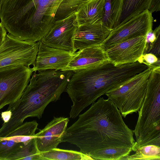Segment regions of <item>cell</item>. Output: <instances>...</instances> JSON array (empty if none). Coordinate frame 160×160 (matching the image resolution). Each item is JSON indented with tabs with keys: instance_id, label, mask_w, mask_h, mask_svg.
<instances>
[{
	"instance_id": "1",
	"label": "cell",
	"mask_w": 160,
	"mask_h": 160,
	"mask_svg": "<svg viewBox=\"0 0 160 160\" xmlns=\"http://www.w3.org/2000/svg\"><path fill=\"white\" fill-rule=\"evenodd\" d=\"M62 142L75 145L89 156L109 148L132 149L135 141L132 130L125 124L116 105L109 98L100 97L67 128Z\"/></svg>"
},
{
	"instance_id": "2",
	"label": "cell",
	"mask_w": 160,
	"mask_h": 160,
	"mask_svg": "<svg viewBox=\"0 0 160 160\" xmlns=\"http://www.w3.org/2000/svg\"><path fill=\"white\" fill-rule=\"evenodd\" d=\"M148 68L138 61L115 66L108 61L73 71L65 90L72 103L69 118H75L108 91Z\"/></svg>"
},
{
	"instance_id": "3",
	"label": "cell",
	"mask_w": 160,
	"mask_h": 160,
	"mask_svg": "<svg viewBox=\"0 0 160 160\" xmlns=\"http://www.w3.org/2000/svg\"><path fill=\"white\" fill-rule=\"evenodd\" d=\"M73 73L71 70L34 71L21 98L9 105L7 110L12 112V116L8 122L2 124V131L8 135L22 124L26 118H41L47 106L59 100L65 92Z\"/></svg>"
},
{
	"instance_id": "4",
	"label": "cell",
	"mask_w": 160,
	"mask_h": 160,
	"mask_svg": "<svg viewBox=\"0 0 160 160\" xmlns=\"http://www.w3.org/2000/svg\"><path fill=\"white\" fill-rule=\"evenodd\" d=\"M62 0H4L1 23L13 36L38 42L49 32L56 21Z\"/></svg>"
},
{
	"instance_id": "5",
	"label": "cell",
	"mask_w": 160,
	"mask_h": 160,
	"mask_svg": "<svg viewBox=\"0 0 160 160\" xmlns=\"http://www.w3.org/2000/svg\"><path fill=\"white\" fill-rule=\"evenodd\" d=\"M138 112L132 130L136 141L132 151L147 145L160 147V68L151 70L145 99Z\"/></svg>"
},
{
	"instance_id": "6",
	"label": "cell",
	"mask_w": 160,
	"mask_h": 160,
	"mask_svg": "<svg viewBox=\"0 0 160 160\" xmlns=\"http://www.w3.org/2000/svg\"><path fill=\"white\" fill-rule=\"evenodd\" d=\"M151 70L148 68L105 94L116 105L124 118L137 112L140 109L145 97Z\"/></svg>"
},
{
	"instance_id": "7",
	"label": "cell",
	"mask_w": 160,
	"mask_h": 160,
	"mask_svg": "<svg viewBox=\"0 0 160 160\" xmlns=\"http://www.w3.org/2000/svg\"><path fill=\"white\" fill-rule=\"evenodd\" d=\"M34 71L24 65L0 68V110L21 98Z\"/></svg>"
},
{
	"instance_id": "8",
	"label": "cell",
	"mask_w": 160,
	"mask_h": 160,
	"mask_svg": "<svg viewBox=\"0 0 160 160\" xmlns=\"http://www.w3.org/2000/svg\"><path fill=\"white\" fill-rule=\"evenodd\" d=\"M38 46V42L22 40L8 33L0 46V68L19 65L33 67Z\"/></svg>"
},
{
	"instance_id": "9",
	"label": "cell",
	"mask_w": 160,
	"mask_h": 160,
	"mask_svg": "<svg viewBox=\"0 0 160 160\" xmlns=\"http://www.w3.org/2000/svg\"><path fill=\"white\" fill-rule=\"evenodd\" d=\"M152 14L146 10L119 25L111 31L102 46L106 50L128 40L145 36L152 29L153 19Z\"/></svg>"
},
{
	"instance_id": "10",
	"label": "cell",
	"mask_w": 160,
	"mask_h": 160,
	"mask_svg": "<svg viewBox=\"0 0 160 160\" xmlns=\"http://www.w3.org/2000/svg\"><path fill=\"white\" fill-rule=\"evenodd\" d=\"M75 13L63 19L56 20L41 42L50 47L77 52L74 39L78 25Z\"/></svg>"
},
{
	"instance_id": "11",
	"label": "cell",
	"mask_w": 160,
	"mask_h": 160,
	"mask_svg": "<svg viewBox=\"0 0 160 160\" xmlns=\"http://www.w3.org/2000/svg\"><path fill=\"white\" fill-rule=\"evenodd\" d=\"M39 46L34 66V72L48 70L62 71L77 54L63 49L51 47L38 41Z\"/></svg>"
},
{
	"instance_id": "12",
	"label": "cell",
	"mask_w": 160,
	"mask_h": 160,
	"mask_svg": "<svg viewBox=\"0 0 160 160\" xmlns=\"http://www.w3.org/2000/svg\"><path fill=\"white\" fill-rule=\"evenodd\" d=\"M145 36L137 37L117 44L106 50L109 61L115 66L138 61L144 53Z\"/></svg>"
},
{
	"instance_id": "13",
	"label": "cell",
	"mask_w": 160,
	"mask_h": 160,
	"mask_svg": "<svg viewBox=\"0 0 160 160\" xmlns=\"http://www.w3.org/2000/svg\"><path fill=\"white\" fill-rule=\"evenodd\" d=\"M69 121L68 118L54 117L43 129L35 134L37 145L40 152L57 148L62 142V137Z\"/></svg>"
},
{
	"instance_id": "14",
	"label": "cell",
	"mask_w": 160,
	"mask_h": 160,
	"mask_svg": "<svg viewBox=\"0 0 160 160\" xmlns=\"http://www.w3.org/2000/svg\"><path fill=\"white\" fill-rule=\"evenodd\" d=\"M111 31L103 25L102 21L78 26L74 39L76 51L102 45Z\"/></svg>"
},
{
	"instance_id": "15",
	"label": "cell",
	"mask_w": 160,
	"mask_h": 160,
	"mask_svg": "<svg viewBox=\"0 0 160 160\" xmlns=\"http://www.w3.org/2000/svg\"><path fill=\"white\" fill-rule=\"evenodd\" d=\"M108 61L106 51L102 45L87 48L77 51V54L62 71H74Z\"/></svg>"
},
{
	"instance_id": "16",
	"label": "cell",
	"mask_w": 160,
	"mask_h": 160,
	"mask_svg": "<svg viewBox=\"0 0 160 160\" xmlns=\"http://www.w3.org/2000/svg\"><path fill=\"white\" fill-rule=\"evenodd\" d=\"M105 0H92L83 4L75 12L78 26L102 21Z\"/></svg>"
},
{
	"instance_id": "17",
	"label": "cell",
	"mask_w": 160,
	"mask_h": 160,
	"mask_svg": "<svg viewBox=\"0 0 160 160\" xmlns=\"http://www.w3.org/2000/svg\"><path fill=\"white\" fill-rule=\"evenodd\" d=\"M123 0H105L103 25L111 30L119 25Z\"/></svg>"
},
{
	"instance_id": "18",
	"label": "cell",
	"mask_w": 160,
	"mask_h": 160,
	"mask_svg": "<svg viewBox=\"0 0 160 160\" xmlns=\"http://www.w3.org/2000/svg\"><path fill=\"white\" fill-rule=\"evenodd\" d=\"M152 0H123L119 25L148 10Z\"/></svg>"
},
{
	"instance_id": "19",
	"label": "cell",
	"mask_w": 160,
	"mask_h": 160,
	"mask_svg": "<svg viewBox=\"0 0 160 160\" xmlns=\"http://www.w3.org/2000/svg\"><path fill=\"white\" fill-rule=\"evenodd\" d=\"M43 160H92L88 154L81 151L61 149L57 148L46 152H40Z\"/></svg>"
},
{
	"instance_id": "20",
	"label": "cell",
	"mask_w": 160,
	"mask_h": 160,
	"mask_svg": "<svg viewBox=\"0 0 160 160\" xmlns=\"http://www.w3.org/2000/svg\"><path fill=\"white\" fill-rule=\"evenodd\" d=\"M43 160L37 145L35 137L10 155L7 160Z\"/></svg>"
},
{
	"instance_id": "21",
	"label": "cell",
	"mask_w": 160,
	"mask_h": 160,
	"mask_svg": "<svg viewBox=\"0 0 160 160\" xmlns=\"http://www.w3.org/2000/svg\"><path fill=\"white\" fill-rule=\"evenodd\" d=\"M132 151V148H109L94 152L89 156L94 160H120L129 155Z\"/></svg>"
},
{
	"instance_id": "22",
	"label": "cell",
	"mask_w": 160,
	"mask_h": 160,
	"mask_svg": "<svg viewBox=\"0 0 160 160\" xmlns=\"http://www.w3.org/2000/svg\"><path fill=\"white\" fill-rule=\"evenodd\" d=\"M135 153L129 155L122 160H160V147L149 145L141 147L137 149Z\"/></svg>"
},
{
	"instance_id": "23",
	"label": "cell",
	"mask_w": 160,
	"mask_h": 160,
	"mask_svg": "<svg viewBox=\"0 0 160 160\" xmlns=\"http://www.w3.org/2000/svg\"><path fill=\"white\" fill-rule=\"evenodd\" d=\"M92 0H62L57 11L55 20L63 19L75 13L81 6Z\"/></svg>"
},
{
	"instance_id": "24",
	"label": "cell",
	"mask_w": 160,
	"mask_h": 160,
	"mask_svg": "<svg viewBox=\"0 0 160 160\" xmlns=\"http://www.w3.org/2000/svg\"><path fill=\"white\" fill-rule=\"evenodd\" d=\"M160 25L153 30L149 31L145 36L143 54L150 53L159 57L160 56Z\"/></svg>"
},
{
	"instance_id": "25",
	"label": "cell",
	"mask_w": 160,
	"mask_h": 160,
	"mask_svg": "<svg viewBox=\"0 0 160 160\" xmlns=\"http://www.w3.org/2000/svg\"><path fill=\"white\" fill-rule=\"evenodd\" d=\"M138 61L145 64L151 70L160 68V58L152 53L143 54Z\"/></svg>"
},
{
	"instance_id": "26",
	"label": "cell",
	"mask_w": 160,
	"mask_h": 160,
	"mask_svg": "<svg viewBox=\"0 0 160 160\" xmlns=\"http://www.w3.org/2000/svg\"><path fill=\"white\" fill-rule=\"evenodd\" d=\"M152 13L160 10V0H152L148 10Z\"/></svg>"
},
{
	"instance_id": "27",
	"label": "cell",
	"mask_w": 160,
	"mask_h": 160,
	"mask_svg": "<svg viewBox=\"0 0 160 160\" xmlns=\"http://www.w3.org/2000/svg\"><path fill=\"white\" fill-rule=\"evenodd\" d=\"M7 30L1 22H0V46L4 42L7 35Z\"/></svg>"
},
{
	"instance_id": "28",
	"label": "cell",
	"mask_w": 160,
	"mask_h": 160,
	"mask_svg": "<svg viewBox=\"0 0 160 160\" xmlns=\"http://www.w3.org/2000/svg\"><path fill=\"white\" fill-rule=\"evenodd\" d=\"M12 112L10 110H6L2 112L1 118L4 122V123H6L8 122L11 117Z\"/></svg>"
},
{
	"instance_id": "29",
	"label": "cell",
	"mask_w": 160,
	"mask_h": 160,
	"mask_svg": "<svg viewBox=\"0 0 160 160\" xmlns=\"http://www.w3.org/2000/svg\"><path fill=\"white\" fill-rule=\"evenodd\" d=\"M3 1L4 0H0V11L2 5Z\"/></svg>"
}]
</instances>
